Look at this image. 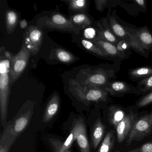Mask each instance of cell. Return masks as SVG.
Here are the masks:
<instances>
[{
	"mask_svg": "<svg viewBox=\"0 0 152 152\" xmlns=\"http://www.w3.org/2000/svg\"><path fill=\"white\" fill-rule=\"evenodd\" d=\"M10 62L5 56H1L0 62V114L1 121L5 127L7 118L10 95Z\"/></svg>",
	"mask_w": 152,
	"mask_h": 152,
	"instance_id": "obj_1",
	"label": "cell"
},
{
	"mask_svg": "<svg viewBox=\"0 0 152 152\" xmlns=\"http://www.w3.org/2000/svg\"><path fill=\"white\" fill-rule=\"evenodd\" d=\"M70 85L75 96L85 104L113 103L111 96L102 88L83 85L73 80H72Z\"/></svg>",
	"mask_w": 152,
	"mask_h": 152,
	"instance_id": "obj_2",
	"label": "cell"
},
{
	"mask_svg": "<svg viewBox=\"0 0 152 152\" xmlns=\"http://www.w3.org/2000/svg\"><path fill=\"white\" fill-rule=\"evenodd\" d=\"M4 55L10 60V85L15 82L26 68L31 55V52L23 44L22 48L16 55L4 51Z\"/></svg>",
	"mask_w": 152,
	"mask_h": 152,
	"instance_id": "obj_3",
	"label": "cell"
},
{
	"mask_svg": "<svg viewBox=\"0 0 152 152\" xmlns=\"http://www.w3.org/2000/svg\"><path fill=\"white\" fill-rule=\"evenodd\" d=\"M84 73V80L81 84L85 86L102 87L106 86L113 79L116 78V70L113 68H96L89 69Z\"/></svg>",
	"mask_w": 152,
	"mask_h": 152,
	"instance_id": "obj_4",
	"label": "cell"
},
{
	"mask_svg": "<svg viewBox=\"0 0 152 152\" xmlns=\"http://www.w3.org/2000/svg\"><path fill=\"white\" fill-rule=\"evenodd\" d=\"M108 21L111 31L119 39L125 41L135 52L145 58H148L149 54L142 48L136 37L127 31L124 26L117 22L114 16H109Z\"/></svg>",
	"mask_w": 152,
	"mask_h": 152,
	"instance_id": "obj_5",
	"label": "cell"
},
{
	"mask_svg": "<svg viewBox=\"0 0 152 152\" xmlns=\"http://www.w3.org/2000/svg\"><path fill=\"white\" fill-rule=\"evenodd\" d=\"M31 111L22 114L16 118L14 122L7 127L1 139L0 145L11 146L12 143L27 127L31 117Z\"/></svg>",
	"mask_w": 152,
	"mask_h": 152,
	"instance_id": "obj_6",
	"label": "cell"
},
{
	"mask_svg": "<svg viewBox=\"0 0 152 152\" xmlns=\"http://www.w3.org/2000/svg\"><path fill=\"white\" fill-rule=\"evenodd\" d=\"M152 133V110H151L148 113L139 116L126 140V144L127 145H130L133 142L143 140Z\"/></svg>",
	"mask_w": 152,
	"mask_h": 152,
	"instance_id": "obj_7",
	"label": "cell"
},
{
	"mask_svg": "<svg viewBox=\"0 0 152 152\" xmlns=\"http://www.w3.org/2000/svg\"><path fill=\"white\" fill-rule=\"evenodd\" d=\"M138 110L134 105L129 107L125 117L115 127V133L118 143H122L127 140L135 122L139 117Z\"/></svg>",
	"mask_w": 152,
	"mask_h": 152,
	"instance_id": "obj_8",
	"label": "cell"
},
{
	"mask_svg": "<svg viewBox=\"0 0 152 152\" xmlns=\"http://www.w3.org/2000/svg\"><path fill=\"white\" fill-rule=\"evenodd\" d=\"M102 88L111 96L115 97H123L127 94L137 96H142L145 94L139 91L136 87L122 81H111Z\"/></svg>",
	"mask_w": 152,
	"mask_h": 152,
	"instance_id": "obj_9",
	"label": "cell"
},
{
	"mask_svg": "<svg viewBox=\"0 0 152 152\" xmlns=\"http://www.w3.org/2000/svg\"><path fill=\"white\" fill-rule=\"evenodd\" d=\"M24 44L31 54H38L42 44L43 35L42 31L35 26H29L24 34Z\"/></svg>",
	"mask_w": 152,
	"mask_h": 152,
	"instance_id": "obj_10",
	"label": "cell"
},
{
	"mask_svg": "<svg viewBox=\"0 0 152 152\" xmlns=\"http://www.w3.org/2000/svg\"><path fill=\"white\" fill-rule=\"evenodd\" d=\"M124 27L127 31L136 37L148 53H152V33L146 26L140 28Z\"/></svg>",
	"mask_w": 152,
	"mask_h": 152,
	"instance_id": "obj_11",
	"label": "cell"
},
{
	"mask_svg": "<svg viewBox=\"0 0 152 152\" xmlns=\"http://www.w3.org/2000/svg\"><path fill=\"white\" fill-rule=\"evenodd\" d=\"M72 129L75 135V140L77 141L81 152H90L86 126L83 119H79L75 122L74 124Z\"/></svg>",
	"mask_w": 152,
	"mask_h": 152,
	"instance_id": "obj_12",
	"label": "cell"
},
{
	"mask_svg": "<svg viewBox=\"0 0 152 152\" xmlns=\"http://www.w3.org/2000/svg\"><path fill=\"white\" fill-rule=\"evenodd\" d=\"M91 41L96 44L112 60L115 62L121 61L129 57L130 55L120 53L117 50L115 45L97 37Z\"/></svg>",
	"mask_w": 152,
	"mask_h": 152,
	"instance_id": "obj_13",
	"label": "cell"
},
{
	"mask_svg": "<svg viewBox=\"0 0 152 152\" xmlns=\"http://www.w3.org/2000/svg\"><path fill=\"white\" fill-rule=\"evenodd\" d=\"M46 23L52 28L63 31H72L74 28V24L71 20H68L63 15L58 13L52 14L47 19Z\"/></svg>",
	"mask_w": 152,
	"mask_h": 152,
	"instance_id": "obj_14",
	"label": "cell"
},
{
	"mask_svg": "<svg viewBox=\"0 0 152 152\" xmlns=\"http://www.w3.org/2000/svg\"><path fill=\"white\" fill-rule=\"evenodd\" d=\"M127 109L119 104H111L107 112V120L109 124L115 128L125 117Z\"/></svg>",
	"mask_w": 152,
	"mask_h": 152,
	"instance_id": "obj_15",
	"label": "cell"
},
{
	"mask_svg": "<svg viewBox=\"0 0 152 152\" xmlns=\"http://www.w3.org/2000/svg\"><path fill=\"white\" fill-rule=\"evenodd\" d=\"M98 26L97 38L116 45L120 39L111 31L107 20L104 19Z\"/></svg>",
	"mask_w": 152,
	"mask_h": 152,
	"instance_id": "obj_16",
	"label": "cell"
},
{
	"mask_svg": "<svg viewBox=\"0 0 152 152\" xmlns=\"http://www.w3.org/2000/svg\"><path fill=\"white\" fill-rule=\"evenodd\" d=\"M105 131V126L100 118H98L94 123L91 132L92 146L96 149L100 144L104 137Z\"/></svg>",
	"mask_w": 152,
	"mask_h": 152,
	"instance_id": "obj_17",
	"label": "cell"
},
{
	"mask_svg": "<svg viewBox=\"0 0 152 152\" xmlns=\"http://www.w3.org/2000/svg\"><path fill=\"white\" fill-rule=\"evenodd\" d=\"M60 99L57 94L53 95L49 101L43 115V121L44 123H48L56 115L58 110Z\"/></svg>",
	"mask_w": 152,
	"mask_h": 152,
	"instance_id": "obj_18",
	"label": "cell"
},
{
	"mask_svg": "<svg viewBox=\"0 0 152 152\" xmlns=\"http://www.w3.org/2000/svg\"><path fill=\"white\" fill-rule=\"evenodd\" d=\"M75 140L74 132L72 129L68 137L64 142L58 140L51 139L50 142L55 152H65L71 147L73 142Z\"/></svg>",
	"mask_w": 152,
	"mask_h": 152,
	"instance_id": "obj_19",
	"label": "cell"
},
{
	"mask_svg": "<svg viewBox=\"0 0 152 152\" xmlns=\"http://www.w3.org/2000/svg\"><path fill=\"white\" fill-rule=\"evenodd\" d=\"M128 75L133 81L140 80L152 75V66H140L129 69Z\"/></svg>",
	"mask_w": 152,
	"mask_h": 152,
	"instance_id": "obj_20",
	"label": "cell"
},
{
	"mask_svg": "<svg viewBox=\"0 0 152 152\" xmlns=\"http://www.w3.org/2000/svg\"><path fill=\"white\" fill-rule=\"evenodd\" d=\"M115 140V131L111 130L108 132L97 152H111L114 146Z\"/></svg>",
	"mask_w": 152,
	"mask_h": 152,
	"instance_id": "obj_21",
	"label": "cell"
},
{
	"mask_svg": "<svg viewBox=\"0 0 152 152\" xmlns=\"http://www.w3.org/2000/svg\"><path fill=\"white\" fill-rule=\"evenodd\" d=\"M81 43L84 48L91 53L102 58L109 60L112 59L99 46L91 41L86 39H82L81 40Z\"/></svg>",
	"mask_w": 152,
	"mask_h": 152,
	"instance_id": "obj_22",
	"label": "cell"
},
{
	"mask_svg": "<svg viewBox=\"0 0 152 152\" xmlns=\"http://www.w3.org/2000/svg\"><path fill=\"white\" fill-rule=\"evenodd\" d=\"M18 20L17 13L13 10H7L6 12V24L7 31L10 34L14 31Z\"/></svg>",
	"mask_w": 152,
	"mask_h": 152,
	"instance_id": "obj_23",
	"label": "cell"
},
{
	"mask_svg": "<svg viewBox=\"0 0 152 152\" xmlns=\"http://www.w3.org/2000/svg\"><path fill=\"white\" fill-rule=\"evenodd\" d=\"M55 56L57 59L65 64H70L75 62V57L72 53L62 48H57L55 50Z\"/></svg>",
	"mask_w": 152,
	"mask_h": 152,
	"instance_id": "obj_24",
	"label": "cell"
},
{
	"mask_svg": "<svg viewBox=\"0 0 152 152\" xmlns=\"http://www.w3.org/2000/svg\"><path fill=\"white\" fill-rule=\"evenodd\" d=\"M73 24L87 26L91 25L90 18L84 14H78L72 16L70 19Z\"/></svg>",
	"mask_w": 152,
	"mask_h": 152,
	"instance_id": "obj_25",
	"label": "cell"
},
{
	"mask_svg": "<svg viewBox=\"0 0 152 152\" xmlns=\"http://www.w3.org/2000/svg\"><path fill=\"white\" fill-rule=\"evenodd\" d=\"M136 88L145 94L152 91V75L139 81Z\"/></svg>",
	"mask_w": 152,
	"mask_h": 152,
	"instance_id": "obj_26",
	"label": "cell"
},
{
	"mask_svg": "<svg viewBox=\"0 0 152 152\" xmlns=\"http://www.w3.org/2000/svg\"><path fill=\"white\" fill-rule=\"evenodd\" d=\"M65 2H67L70 8L74 11H84L88 7V1L86 0H70Z\"/></svg>",
	"mask_w": 152,
	"mask_h": 152,
	"instance_id": "obj_27",
	"label": "cell"
},
{
	"mask_svg": "<svg viewBox=\"0 0 152 152\" xmlns=\"http://www.w3.org/2000/svg\"><path fill=\"white\" fill-rule=\"evenodd\" d=\"M152 103V91L142 95L138 100L136 102L134 107L139 110L140 108L145 107Z\"/></svg>",
	"mask_w": 152,
	"mask_h": 152,
	"instance_id": "obj_28",
	"label": "cell"
},
{
	"mask_svg": "<svg viewBox=\"0 0 152 152\" xmlns=\"http://www.w3.org/2000/svg\"><path fill=\"white\" fill-rule=\"evenodd\" d=\"M117 50L121 54L130 55L131 51L129 49L131 48L128 42L123 40H120L115 45Z\"/></svg>",
	"mask_w": 152,
	"mask_h": 152,
	"instance_id": "obj_29",
	"label": "cell"
},
{
	"mask_svg": "<svg viewBox=\"0 0 152 152\" xmlns=\"http://www.w3.org/2000/svg\"><path fill=\"white\" fill-rule=\"evenodd\" d=\"M128 152H152V140L145 142L134 149L129 150Z\"/></svg>",
	"mask_w": 152,
	"mask_h": 152,
	"instance_id": "obj_30",
	"label": "cell"
},
{
	"mask_svg": "<svg viewBox=\"0 0 152 152\" xmlns=\"http://www.w3.org/2000/svg\"><path fill=\"white\" fill-rule=\"evenodd\" d=\"M96 30L92 27L86 28L84 31L83 35L86 39H90L91 40L96 38Z\"/></svg>",
	"mask_w": 152,
	"mask_h": 152,
	"instance_id": "obj_31",
	"label": "cell"
},
{
	"mask_svg": "<svg viewBox=\"0 0 152 152\" xmlns=\"http://www.w3.org/2000/svg\"><path fill=\"white\" fill-rule=\"evenodd\" d=\"M109 2L107 0H96L94 1L97 10L99 12H103L106 5Z\"/></svg>",
	"mask_w": 152,
	"mask_h": 152,
	"instance_id": "obj_32",
	"label": "cell"
},
{
	"mask_svg": "<svg viewBox=\"0 0 152 152\" xmlns=\"http://www.w3.org/2000/svg\"><path fill=\"white\" fill-rule=\"evenodd\" d=\"M134 2L141 7L146 8V2L145 0H135Z\"/></svg>",
	"mask_w": 152,
	"mask_h": 152,
	"instance_id": "obj_33",
	"label": "cell"
},
{
	"mask_svg": "<svg viewBox=\"0 0 152 152\" xmlns=\"http://www.w3.org/2000/svg\"><path fill=\"white\" fill-rule=\"evenodd\" d=\"M10 147L7 145H0V152H9Z\"/></svg>",
	"mask_w": 152,
	"mask_h": 152,
	"instance_id": "obj_34",
	"label": "cell"
},
{
	"mask_svg": "<svg viewBox=\"0 0 152 152\" xmlns=\"http://www.w3.org/2000/svg\"><path fill=\"white\" fill-rule=\"evenodd\" d=\"M20 26L23 29H25L28 26V23L25 19L21 20L20 22Z\"/></svg>",
	"mask_w": 152,
	"mask_h": 152,
	"instance_id": "obj_35",
	"label": "cell"
},
{
	"mask_svg": "<svg viewBox=\"0 0 152 152\" xmlns=\"http://www.w3.org/2000/svg\"><path fill=\"white\" fill-rule=\"evenodd\" d=\"M65 152H71V151H70V150L68 149V150H66V151H65Z\"/></svg>",
	"mask_w": 152,
	"mask_h": 152,
	"instance_id": "obj_36",
	"label": "cell"
},
{
	"mask_svg": "<svg viewBox=\"0 0 152 152\" xmlns=\"http://www.w3.org/2000/svg\"><path fill=\"white\" fill-rule=\"evenodd\" d=\"M120 152V150H117V151H115V152Z\"/></svg>",
	"mask_w": 152,
	"mask_h": 152,
	"instance_id": "obj_37",
	"label": "cell"
}]
</instances>
